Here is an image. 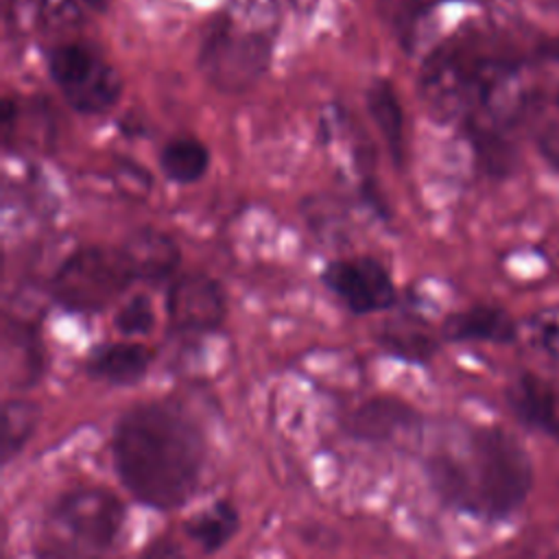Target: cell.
I'll return each instance as SVG.
<instances>
[{
    "label": "cell",
    "instance_id": "15",
    "mask_svg": "<svg viewBox=\"0 0 559 559\" xmlns=\"http://www.w3.org/2000/svg\"><path fill=\"white\" fill-rule=\"evenodd\" d=\"M515 417L537 430L559 437V404L555 389L535 373H522L507 391Z\"/></svg>",
    "mask_w": 559,
    "mask_h": 559
},
{
    "label": "cell",
    "instance_id": "20",
    "mask_svg": "<svg viewBox=\"0 0 559 559\" xmlns=\"http://www.w3.org/2000/svg\"><path fill=\"white\" fill-rule=\"evenodd\" d=\"M210 166L207 146L190 135L175 138L166 142L159 151V168L175 183L199 181Z\"/></svg>",
    "mask_w": 559,
    "mask_h": 559
},
{
    "label": "cell",
    "instance_id": "13",
    "mask_svg": "<svg viewBox=\"0 0 559 559\" xmlns=\"http://www.w3.org/2000/svg\"><path fill=\"white\" fill-rule=\"evenodd\" d=\"M133 277L142 282H164L177 273L179 247L173 236L157 229H138L122 245Z\"/></svg>",
    "mask_w": 559,
    "mask_h": 559
},
{
    "label": "cell",
    "instance_id": "29",
    "mask_svg": "<svg viewBox=\"0 0 559 559\" xmlns=\"http://www.w3.org/2000/svg\"><path fill=\"white\" fill-rule=\"evenodd\" d=\"M537 4H542L548 11H559V0H537Z\"/></svg>",
    "mask_w": 559,
    "mask_h": 559
},
{
    "label": "cell",
    "instance_id": "7",
    "mask_svg": "<svg viewBox=\"0 0 559 559\" xmlns=\"http://www.w3.org/2000/svg\"><path fill=\"white\" fill-rule=\"evenodd\" d=\"M48 72L66 103L87 116L111 109L122 92L118 70L90 44L66 41L50 50Z\"/></svg>",
    "mask_w": 559,
    "mask_h": 559
},
{
    "label": "cell",
    "instance_id": "6",
    "mask_svg": "<svg viewBox=\"0 0 559 559\" xmlns=\"http://www.w3.org/2000/svg\"><path fill=\"white\" fill-rule=\"evenodd\" d=\"M135 282L122 247L85 245L74 249L55 271L50 290L72 312H98Z\"/></svg>",
    "mask_w": 559,
    "mask_h": 559
},
{
    "label": "cell",
    "instance_id": "4",
    "mask_svg": "<svg viewBox=\"0 0 559 559\" xmlns=\"http://www.w3.org/2000/svg\"><path fill=\"white\" fill-rule=\"evenodd\" d=\"M280 0H227L205 28L199 68L210 85L242 94L269 70L280 33Z\"/></svg>",
    "mask_w": 559,
    "mask_h": 559
},
{
    "label": "cell",
    "instance_id": "11",
    "mask_svg": "<svg viewBox=\"0 0 559 559\" xmlns=\"http://www.w3.org/2000/svg\"><path fill=\"white\" fill-rule=\"evenodd\" d=\"M421 421L419 411L397 395H371L341 417L343 432L362 443H384L415 430Z\"/></svg>",
    "mask_w": 559,
    "mask_h": 559
},
{
    "label": "cell",
    "instance_id": "16",
    "mask_svg": "<svg viewBox=\"0 0 559 559\" xmlns=\"http://www.w3.org/2000/svg\"><path fill=\"white\" fill-rule=\"evenodd\" d=\"M441 334L448 341H485L509 343L515 338V323L507 310L498 306H472L445 317Z\"/></svg>",
    "mask_w": 559,
    "mask_h": 559
},
{
    "label": "cell",
    "instance_id": "9",
    "mask_svg": "<svg viewBox=\"0 0 559 559\" xmlns=\"http://www.w3.org/2000/svg\"><path fill=\"white\" fill-rule=\"evenodd\" d=\"M522 124L528 127L546 162L559 168V48H539L528 61Z\"/></svg>",
    "mask_w": 559,
    "mask_h": 559
},
{
    "label": "cell",
    "instance_id": "17",
    "mask_svg": "<svg viewBox=\"0 0 559 559\" xmlns=\"http://www.w3.org/2000/svg\"><path fill=\"white\" fill-rule=\"evenodd\" d=\"M183 528H186V535L205 555H214L221 548H225L231 542V537L240 531V513L231 500L223 498L212 502L207 509L199 511L197 515L188 518Z\"/></svg>",
    "mask_w": 559,
    "mask_h": 559
},
{
    "label": "cell",
    "instance_id": "3",
    "mask_svg": "<svg viewBox=\"0 0 559 559\" xmlns=\"http://www.w3.org/2000/svg\"><path fill=\"white\" fill-rule=\"evenodd\" d=\"M426 478L437 498L459 511L500 520L528 496L533 467L522 443L496 426L469 435L467 459L437 450L426 463Z\"/></svg>",
    "mask_w": 559,
    "mask_h": 559
},
{
    "label": "cell",
    "instance_id": "19",
    "mask_svg": "<svg viewBox=\"0 0 559 559\" xmlns=\"http://www.w3.org/2000/svg\"><path fill=\"white\" fill-rule=\"evenodd\" d=\"M382 352L413 365H426L437 352V338L419 325V321H389L376 336Z\"/></svg>",
    "mask_w": 559,
    "mask_h": 559
},
{
    "label": "cell",
    "instance_id": "27",
    "mask_svg": "<svg viewBox=\"0 0 559 559\" xmlns=\"http://www.w3.org/2000/svg\"><path fill=\"white\" fill-rule=\"evenodd\" d=\"M83 9H90L94 13H105L109 7V0H79Z\"/></svg>",
    "mask_w": 559,
    "mask_h": 559
},
{
    "label": "cell",
    "instance_id": "23",
    "mask_svg": "<svg viewBox=\"0 0 559 559\" xmlns=\"http://www.w3.org/2000/svg\"><path fill=\"white\" fill-rule=\"evenodd\" d=\"M114 328L122 334V336H144L155 328V310H153V301L138 293L131 299H127L116 317H114Z\"/></svg>",
    "mask_w": 559,
    "mask_h": 559
},
{
    "label": "cell",
    "instance_id": "28",
    "mask_svg": "<svg viewBox=\"0 0 559 559\" xmlns=\"http://www.w3.org/2000/svg\"><path fill=\"white\" fill-rule=\"evenodd\" d=\"M288 4H290L295 11H299V13H308V11L314 9L317 0H288Z\"/></svg>",
    "mask_w": 559,
    "mask_h": 559
},
{
    "label": "cell",
    "instance_id": "22",
    "mask_svg": "<svg viewBox=\"0 0 559 559\" xmlns=\"http://www.w3.org/2000/svg\"><path fill=\"white\" fill-rule=\"evenodd\" d=\"M37 413L33 404L9 400L2 411V461L17 456L35 432Z\"/></svg>",
    "mask_w": 559,
    "mask_h": 559
},
{
    "label": "cell",
    "instance_id": "8",
    "mask_svg": "<svg viewBox=\"0 0 559 559\" xmlns=\"http://www.w3.org/2000/svg\"><path fill=\"white\" fill-rule=\"evenodd\" d=\"M325 288L334 293L354 314L382 312L397 301V290L386 266L373 255L332 260L321 275Z\"/></svg>",
    "mask_w": 559,
    "mask_h": 559
},
{
    "label": "cell",
    "instance_id": "18",
    "mask_svg": "<svg viewBox=\"0 0 559 559\" xmlns=\"http://www.w3.org/2000/svg\"><path fill=\"white\" fill-rule=\"evenodd\" d=\"M41 347L35 330L22 323L4 325V373L13 386H31L41 371Z\"/></svg>",
    "mask_w": 559,
    "mask_h": 559
},
{
    "label": "cell",
    "instance_id": "5",
    "mask_svg": "<svg viewBox=\"0 0 559 559\" xmlns=\"http://www.w3.org/2000/svg\"><path fill=\"white\" fill-rule=\"evenodd\" d=\"M127 509L103 487L61 493L48 511V559H103L118 542Z\"/></svg>",
    "mask_w": 559,
    "mask_h": 559
},
{
    "label": "cell",
    "instance_id": "21",
    "mask_svg": "<svg viewBox=\"0 0 559 559\" xmlns=\"http://www.w3.org/2000/svg\"><path fill=\"white\" fill-rule=\"evenodd\" d=\"M430 0H378L380 17L406 52L413 50L419 24L430 11Z\"/></svg>",
    "mask_w": 559,
    "mask_h": 559
},
{
    "label": "cell",
    "instance_id": "2",
    "mask_svg": "<svg viewBox=\"0 0 559 559\" xmlns=\"http://www.w3.org/2000/svg\"><path fill=\"white\" fill-rule=\"evenodd\" d=\"M109 452L124 491L146 509L170 513L199 493L207 439L179 402L146 400L116 419Z\"/></svg>",
    "mask_w": 559,
    "mask_h": 559
},
{
    "label": "cell",
    "instance_id": "14",
    "mask_svg": "<svg viewBox=\"0 0 559 559\" xmlns=\"http://www.w3.org/2000/svg\"><path fill=\"white\" fill-rule=\"evenodd\" d=\"M367 111L380 131V138L389 151L395 168L406 166V118L400 103V96L393 83L384 76H378L369 83L365 92Z\"/></svg>",
    "mask_w": 559,
    "mask_h": 559
},
{
    "label": "cell",
    "instance_id": "25",
    "mask_svg": "<svg viewBox=\"0 0 559 559\" xmlns=\"http://www.w3.org/2000/svg\"><path fill=\"white\" fill-rule=\"evenodd\" d=\"M533 325L539 345L559 360V310H544L535 317Z\"/></svg>",
    "mask_w": 559,
    "mask_h": 559
},
{
    "label": "cell",
    "instance_id": "12",
    "mask_svg": "<svg viewBox=\"0 0 559 559\" xmlns=\"http://www.w3.org/2000/svg\"><path fill=\"white\" fill-rule=\"evenodd\" d=\"M153 352L133 341H118L98 345L85 358V373L111 386H135L142 382L151 369Z\"/></svg>",
    "mask_w": 559,
    "mask_h": 559
},
{
    "label": "cell",
    "instance_id": "26",
    "mask_svg": "<svg viewBox=\"0 0 559 559\" xmlns=\"http://www.w3.org/2000/svg\"><path fill=\"white\" fill-rule=\"evenodd\" d=\"M138 559H190L179 542L168 535L153 537L138 555Z\"/></svg>",
    "mask_w": 559,
    "mask_h": 559
},
{
    "label": "cell",
    "instance_id": "24",
    "mask_svg": "<svg viewBox=\"0 0 559 559\" xmlns=\"http://www.w3.org/2000/svg\"><path fill=\"white\" fill-rule=\"evenodd\" d=\"M37 20L46 28H68L83 20L79 0H37Z\"/></svg>",
    "mask_w": 559,
    "mask_h": 559
},
{
    "label": "cell",
    "instance_id": "1",
    "mask_svg": "<svg viewBox=\"0 0 559 559\" xmlns=\"http://www.w3.org/2000/svg\"><path fill=\"white\" fill-rule=\"evenodd\" d=\"M417 90L435 120L461 122L467 135H509L524 120L528 59L483 31H465L426 57Z\"/></svg>",
    "mask_w": 559,
    "mask_h": 559
},
{
    "label": "cell",
    "instance_id": "10",
    "mask_svg": "<svg viewBox=\"0 0 559 559\" xmlns=\"http://www.w3.org/2000/svg\"><path fill=\"white\" fill-rule=\"evenodd\" d=\"M166 314L179 334L216 332L227 317L225 290L207 273H181L168 288Z\"/></svg>",
    "mask_w": 559,
    "mask_h": 559
}]
</instances>
